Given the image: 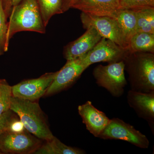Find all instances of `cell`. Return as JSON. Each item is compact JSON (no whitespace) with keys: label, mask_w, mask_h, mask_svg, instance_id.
<instances>
[{"label":"cell","mask_w":154,"mask_h":154,"mask_svg":"<svg viewBox=\"0 0 154 154\" xmlns=\"http://www.w3.org/2000/svg\"><path fill=\"white\" fill-rule=\"evenodd\" d=\"M12 96L11 86L5 80H0V116L10 110Z\"/></svg>","instance_id":"20"},{"label":"cell","mask_w":154,"mask_h":154,"mask_svg":"<svg viewBox=\"0 0 154 154\" xmlns=\"http://www.w3.org/2000/svg\"><path fill=\"white\" fill-rule=\"evenodd\" d=\"M85 33L64 48V57L71 60L88 53L102 39V36L93 28H87Z\"/></svg>","instance_id":"11"},{"label":"cell","mask_w":154,"mask_h":154,"mask_svg":"<svg viewBox=\"0 0 154 154\" xmlns=\"http://www.w3.org/2000/svg\"><path fill=\"white\" fill-rule=\"evenodd\" d=\"M79 0H63V12H66L69 9L72 8V6Z\"/></svg>","instance_id":"25"},{"label":"cell","mask_w":154,"mask_h":154,"mask_svg":"<svg viewBox=\"0 0 154 154\" xmlns=\"http://www.w3.org/2000/svg\"><path fill=\"white\" fill-rule=\"evenodd\" d=\"M88 68L84 61V55L67 60L65 65L57 72L52 83L44 96H52L68 89L74 84Z\"/></svg>","instance_id":"8"},{"label":"cell","mask_w":154,"mask_h":154,"mask_svg":"<svg viewBox=\"0 0 154 154\" xmlns=\"http://www.w3.org/2000/svg\"><path fill=\"white\" fill-rule=\"evenodd\" d=\"M18 118L17 114L11 109L0 116V135L9 129L11 123Z\"/></svg>","instance_id":"23"},{"label":"cell","mask_w":154,"mask_h":154,"mask_svg":"<svg viewBox=\"0 0 154 154\" xmlns=\"http://www.w3.org/2000/svg\"><path fill=\"white\" fill-rule=\"evenodd\" d=\"M132 91L154 92V53L128 52L123 59Z\"/></svg>","instance_id":"1"},{"label":"cell","mask_w":154,"mask_h":154,"mask_svg":"<svg viewBox=\"0 0 154 154\" xmlns=\"http://www.w3.org/2000/svg\"><path fill=\"white\" fill-rule=\"evenodd\" d=\"M99 138L125 141L141 149H148L149 145V141L145 135L119 118L110 119Z\"/></svg>","instance_id":"6"},{"label":"cell","mask_w":154,"mask_h":154,"mask_svg":"<svg viewBox=\"0 0 154 154\" xmlns=\"http://www.w3.org/2000/svg\"><path fill=\"white\" fill-rule=\"evenodd\" d=\"M125 64L123 60L107 66L99 65L94 69L93 74L96 83L105 88L113 97H120L127 85L125 75Z\"/></svg>","instance_id":"4"},{"label":"cell","mask_w":154,"mask_h":154,"mask_svg":"<svg viewBox=\"0 0 154 154\" xmlns=\"http://www.w3.org/2000/svg\"><path fill=\"white\" fill-rule=\"evenodd\" d=\"M9 18L7 36L8 47L10 39L18 32H46V26L36 0H22L12 10Z\"/></svg>","instance_id":"3"},{"label":"cell","mask_w":154,"mask_h":154,"mask_svg":"<svg viewBox=\"0 0 154 154\" xmlns=\"http://www.w3.org/2000/svg\"><path fill=\"white\" fill-rule=\"evenodd\" d=\"M41 145L34 152L35 154H83L84 150L69 146L63 143L54 137L52 139L44 141Z\"/></svg>","instance_id":"16"},{"label":"cell","mask_w":154,"mask_h":154,"mask_svg":"<svg viewBox=\"0 0 154 154\" xmlns=\"http://www.w3.org/2000/svg\"><path fill=\"white\" fill-rule=\"evenodd\" d=\"M128 52V50L102 37L91 51L84 55V61L88 67L101 62L114 63L123 60Z\"/></svg>","instance_id":"9"},{"label":"cell","mask_w":154,"mask_h":154,"mask_svg":"<svg viewBox=\"0 0 154 154\" xmlns=\"http://www.w3.org/2000/svg\"><path fill=\"white\" fill-rule=\"evenodd\" d=\"M57 74L46 73L37 79L24 80L12 86V96L31 101H37L45 94Z\"/></svg>","instance_id":"10"},{"label":"cell","mask_w":154,"mask_h":154,"mask_svg":"<svg viewBox=\"0 0 154 154\" xmlns=\"http://www.w3.org/2000/svg\"><path fill=\"white\" fill-rule=\"evenodd\" d=\"M134 11L136 15L137 32L154 34V8Z\"/></svg>","instance_id":"18"},{"label":"cell","mask_w":154,"mask_h":154,"mask_svg":"<svg viewBox=\"0 0 154 154\" xmlns=\"http://www.w3.org/2000/svg\"><path fill=\"white\" fill-rule=\"evenodd\" d=\"M10 109L17 114L25 129L33 135L44 141L54 137L45 114L37 101L12 96Z\"/></svg>","instance_id":"2"},{"label":"cell","mask_w":154,"mask_h":154,"mask_svg":"<svg viewBox=\"0 0 154 154\" xmlns=\"http://www.w3.org/2000/svg\"><path fill=\"white\" fill-rule=\"evenodd\" d=\"M42 140L26 130L21 132L8 130L0 135V154H33Z\"/></svg>","instance_id":"5"},{"label":"cell","mask_w":154,"mask_h":154,"mask_svg":"<svg viewBox=\"0 0 154 154\" xmlns=\"http://www.w3.org/2000/svg\"><path fill=\"white\" fill-rule=\"evenodd\" d=\"M154 8V0H120L119 9L135 10Z\"/></svg>","instance_id":"22"},{"label":"cell","mask_w":154,"mask_h":154,"mask_svg":"<svg viewBox=\"0 0 154 154\" xmlns=\"http://www.w3.org/2000/svg\"><path fill=\"white\" fill-rule=\"evenodd\" d=\"M80 17L84 28H93L103 38L110 39L122 47L128 50V45L115 19L110 17L93 16L82 12Z\"/></svg>","instance_id":"7"},{"label":"cell","mask_w":154,"mask_h":154,"mask_svg":"<svg viewBox=\"0 0 154 154\" xmlns=\"http://www.w3.org/2000/svg\"><path fill=\"white\" fill-rule=\"evenodd\" d=\"M7 19L3 8L2 0H0V56L7 52L8 49L7 45L8 29Z\"/></svg>","instance_id":"21"},{"label":"cell","mask_w":154,"mask_h":154,"mask_svg":"<svg viewBox=\"0 0 154 154\" xmlns=\"http://www.w3.org/2000/svg\"><path fill=\"white\" fill-rule=\"evenodd\" d=\"M78 109L87 129L94 137L99 138L110 122V119L104 112L94 107L90 101L79 105Z\"/></svg>","instance_id":"12"},{"label":"cell","mask_w":154,"mask_h":154,"mask_svg":"<svg viewBox=\"0 0 154 154\" xmlns=\"http://www.w3.org/2000/svg\"><path fill=\"white\" fill-rule=\"evenodd\" d=\"M111 18L115 19L118 23L128 48L130 39L137 32L135 12L133 10L118 9Z\"/></svg>","instance_id":"15"},{"label":"cell","mask_w":154,"mask_h":154,"mask_svg":"<svg viewBox=\"0 0 154 154\" xmlns=\"http://www.w3.org/2000/svg\"><path fill=\"white\" fill-rule=\"evenodd\" d=\"M120 0H79L72 7L93 16L112 17L119 9Z\"/></svg>","instance_id":"14"},{"label":"cell","mask_w":154,"mask_h":154,"mask_svg":"<svg viewBox=\"0 0 154 154\" xmlns=\"http://www.w3.org/2000/svg\"><path fill=\"white\" fill-rule=\"evenodd\" d=\"M128 50L130 52L154 53V34L136 32L130 39Z\"/></svg>","instance_id":"17"},{"label":"cell","mask_w":154,"mask_h":154,"mask_svg":"<svg viewBox=\"0 0 154 154\" xmlns=\"http://www.w3.org/2000/svg\"><path fill=\"white\" fill-rule=\"evenodd\" d=\"M45 26L51 17L63 14V0H36Z\"/></svg>","instance_id":"19"},{"label":"cell","mask_w":154,"mask_h":154,"mask_svg":"<svg viewBox=\"0 0 154 154\" xmlns=\"http://www.w3.org/2000/svg\"><path fill=\"white\" fill-rule=\"evenodd\" d=\"M127 102L139 117L148 122L152 129L154 125V92L144 93L130 90L128 92Z\"/></svg>","instance_id":"13"},{"label":"cell","mask_w":154,"mask_h":154,"mask_svg":"<svg viewBox=\"0 0 154 154\" xmlns=\"http://www.w3.org/2000/svg\"><path fill=\"white\" fill-rule=\"evenodd\" d=\"M22 0H2L3 8L7 18H9L12 10Z\"/></svg>","instance_id":"24"}]
</instances>
